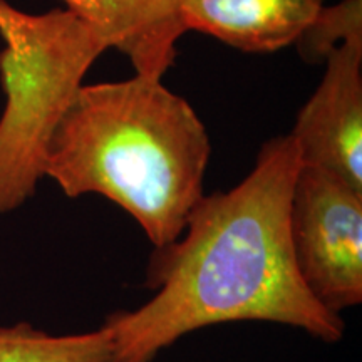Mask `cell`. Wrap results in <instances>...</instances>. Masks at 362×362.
I'll return each instance as SVG.
<instances>
[{
    "mask_svg": "<svg viewBox=\"0 0 362 362\" xmlns=\"http://www.w3.org/2000/svg\"><path fill=\"white\" fill-rule=\"evenodd\" d=\"M292 257L302 284L330 314L362 302V189L332 171L300 166L292 189Z\"/></svg>",
    "mask_w": 362,
    "mask_h": 362,
    "instance_id": "4",
    "label": "cell"
},
{
    "mask_svg": "<svg viewBox=\"0 0 362 362\" xmlns=\"http://www.w3.org/2000/svg\"><path fill=\"white\" fill-rule=\"evenodd\" d=\"M300 166L293 136H275L242 183L198 202L181 237L149 257L144 285L155 296L104 319L115 362H153L193 330L228 322L284 324L341 341L342 317L317 304L293 264L288 215Z\"/></svg>",
    "mask_w": 362,
    "mask_h": 362,
    "instance_id": "1",
    "label": "cell"
},
{
    "mask_svg": "<svg viewBox=\"0 0 362 362\" xmlns=\"http://www.w3.org/2000/svg\"><path fill=\"white\" fill-rule=\"evenodd\" d=\"M325 64L291 134L302 165L332 171L362 189V34L336 45Z\"/></svg>",
    "mask_w": 362,
    "mask_h": 362,
    "instance_id": "5",
    "label": "cell"
},
{
    "mask_svg": "<svg viewBox=\"0 0 362 362\" xmlns=\"http://www.w3.org/2000/svg\"><path fill=\"white\" fill-rule=\"evenodd\" d=\"M67 8L90 22L133 64L136 74L161 79L173 66L176 42L187 30L181 0H64Z\"/></svg>",
    "mask_w": 362,
    "mask_h": 362,
    "instance_id": "7",
    "label": "cell"
},
{
    "mask_svg": "<svg viewBox=\"0 0 362 362\" xmlns=\"http://www.w3.org/2000/svg\"><path fill=\"white\" fill-rule=\"evenodd\" d=\"M210 153L187 99L136 74L76 90L49 139L44 176L69 198L103 194L161 248L181 237L205 197Z\"/></svg>",
    "mask_w": 362,
    "mask_h": 362,
    "instance_id": "2",
    "label": "cell"
},
{
    "mask_svg": "<svg viewBox=\"0 0 362 362\" xmlns=\"http://www.w3.org/2000/svg\"><path fill=\"white\" fill-rule=\"evenodd\" d=\"M362 34V0H344L329 8L322 7L309 29L297 40L300 56L307 61H325L336 45L352 35Z\"/></svg>",
    "mask_w": 362,
    "mask_h": 362,
    "instance_id": "9",
    "label": "cell"
},
{
    "mask_svg": "<svg viewBox=\"0 0 362 362\" xmlns=\"http://www.w3.org/2000/svg\"><path fill=\"white\" fill-rule=\"evenodd\" d=\"M0 214L34 197L49 139L107 44L71 8L25 13L0 0Z\"/></svg>",
    "mask_w": 362,
    "mask_h": 362,
    "instance_id": "3",
    "label": "cell"
},
{
    "mask_svg": "<svg viewBox=\"0 0 362 362\" xmlns=\"http://www.w3.org/2000/svg\"><path fill=\"white\" fill-rule=\"evenodd\" d=\"M0 362H115V342L103 325L94 332L51 336L19 322L0 327Z\"/></svg>",
    "mask_w": 362,
    "mask_h": 362,
    "instance_id": "8",
    "label": "cell"
},
{
    "mask_svg": "<svg viewBox=\"0 0 362 362\" xmlns=\"http://www.w3.org/2000/svg\"><path fill=\"white\" fill-rule=\"evenodd\" d=\"M324 0H181L185 30H198L243 52L269 54L296 44Z\"/></svg>",
    "mask_w": 362,
    "mask_h": 362,
    "instance_id": "6",
    "label": "cell"
}]
</instances>
